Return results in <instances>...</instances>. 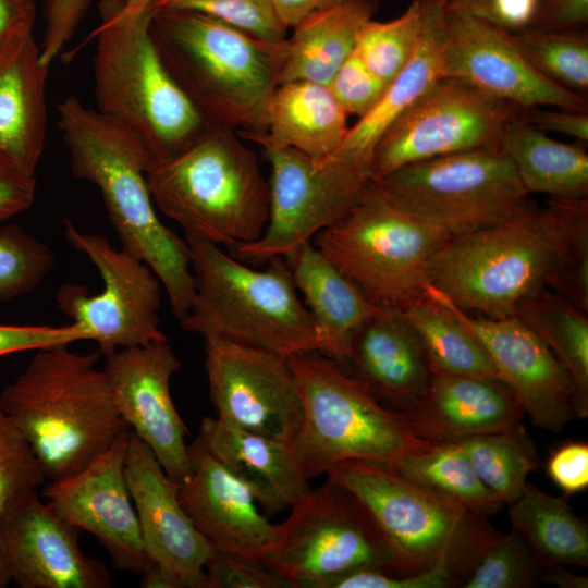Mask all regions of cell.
<instances>
[{"label": "cell", "instance_id": "22", "mask_svg": "<svg viewBox=\"0 0 588 588\" xmlns=\"http://www.w3.org/2000/svg\"><path fill=\"white\" fill-rule=\"evenodd\" d=\"M433 291L479 341L498 378L511 389L536 428L561 432L576 418L565 367L518 317H471Z\"/></svg>", "mask_w": 588, "mask_h": 588}, {"label": "cell", "instance_id": "33", "mask_svg": "<svg viewBox=\"0 0 588 588\" xmlns=\"http://www.w3.org/2000/svg\"><path fill=\"white\" fill-rule=\"evenodd\" d=\"M512 528L543 566H588V526L566 502L526 482L509 504Z\"/></svg>", "mask_w": 588, "mask_h": 588}, {"label": "cell", "instance_id": "49", "mask_svg": "<svg viewBox=\"0 0 588 588\" xmlns=\"http://www.w3.org/2000/svg\"><path fill=\"white\" fill-rule=\"evenodd\" d=\"M460 585L451 572L440 567L407 575L366 568L342 577L333 588H453Z\"/></svg>", "mask_w": 588, "mask_h": 588}, {"label": "cell", "instance_id": "17", "mask_svg": "<svg viewBox=\"0 0 588 588\" xmlns=\"http://www.w3.org/2000/svg\"><path fill=\"white\" fill-rule=\"evenodd\" d=\"M125 477L147 560L140 587L207 588L206 564L215 550L181 505L179 483L132 431Z\"/></svg>", "mask_w": 588, "mask_h": 588}, {"label": "cell", "instance_id": "55", "mask_svg": "<svg viewBox=\"0 0 588 588\" xmlns=\"http://www.w3.org/2000/svg\"><path fill=\"white\" fill-rule=\"evenodd\" d=\"M279 23L287 30L309 15L346 0H267Z\"/></svg>", "mask_w": 588, "mask_h": 588}, {"label": "cell", "instance_id": "59", "mask_svg": "<svg viewBox=\"0 0 588 588\" xmlns=\"http://www.w3.org/2000/svg\"><path fill=\"white\" fill-rule=\"evenodd\" d=\"M11 583L9 569L0 551V588H7Z\"/></svg>", "mask_w": 588, "mask_h": 588}, {"label": "cell", "instance_id": "27", "mask_svg": "<svg viewBox=\"0 0 588 588\" xmlns=\"http://www.w3.org/2000/svg\"><path fill=\"white\" fill-rule=\"evenodd\" d=\"M295 286L313 320L317 352L345 369L351 343L378 310L310 242L285 257Z\"/></svg>", "mask_w": 588, "mask_h": 588}, {"label": "cell", "instance_id": "60", "mask_svg": "<svg viewBox=\"0 0 588 588\" xmlns=\"http://www.w3.org/2000/svg\"><path fill=\"white\" fill-rule=\"evenodd\" d=\"M413 1V0H412ZM421 1H428V0H421Z\"/></svg>", "mask_w": 588, "mask_h": 588}, {"label": "cell", "instance_id": "46", "mask_svg": "<svg viewBox=\"0 0 588 588\" xmlns=\"http://www.w3.org/2000/svg\"><path fill=\"white\" fill-rule=\"evenodd\" d=\"M448 2L515 35L539 27L548 0H448Z\"/></svg>", "mask_w": 588, "mask_h": 588}, {"label": "cell", "instance_id": "53", "mask_svg": "<svg viewBox=\"0 0 588 588\" xmlns=\"http://www.w3.org/2000/svg\"><path fill=\"white\" fill-rule=\"evenodd\" d=\"M526 120L536 128L574 137L580 143L588 142V114L559 108L534 107L523 109Z\"/></svg>", "mask_w": 588, "mask_h": 588}, {"label": "cell", "instance_id": "12", "mask_svg": "<svg viewBox=\"0 0 588 588\" xmlns=\"http://www.w3.org/2000/svg\"><path fill=\"white\" fill-rule=\"evenodd\" d=\"M373 184L392 204L450 236L501 222L529 203L498 144L414 162Z\"/></svg>", "mask_w": 588, "mask_h": 588}, {"label": "cell", "instance_id": "45", "mask_svg": "<svg viewBox=\"0 0 588 588\" xmlns=\"http://www.w3.org/2000/svg\"><path fill=\"white\" fill-rule=\"evenodd\" d=\"M388 84L354 51L335 72L328 87L347 114L362 118L378 103Z\"/></svg>", "mask_w": 588, "mask_h": 588}, {"label": "cell", "instance_id": "39", "mask_svg": "<svg viewBox=\"0 0 588 588\" xmlns=\"http://www.w3.org/2000/svg\"><path fill=\"white\" fill-rule=\"evenodd\" d=\"M433 0H413L405 12L388 22L368 21L359 32L355 53L390 83L409 62L424 36Z\"/></svg>", "mask_w": 588, "mask_h": 588}, {"label": "cell", "instance_id": "21", "mask_svg": "<svg viewBox=\"0 0 588 588\" xmlns=\"http://www.w3.org/2000/svg\"><path fill=\"white\" fill-rule=\"evenodd\" d=\"M130 432L83 469L50 481L42 494L66 520L95 536L114 568L140 575L147 560L125 477Z\"/></svg>", "mask_w": 588, "mask_h": 588}, {"label": "cell", "instance_id": "50", "mask_svg": "<svg viewBox=\"0 0 588 588\" xmlns=\"http://www.w3.org/2000/svg\"><path fill=\"white\" fill-rule=\"evenodd\" d=\"M78 340H84V335L74 323L62 327L0 323V356Z\"/></svg>", "mask_w": 588, "mask_h": 588}, {"label": "cell", "instance_id": "47", "mask_svg": "<svg viewBox=\"0 0 588 588\" xmlns=\"http://www.w3.org/2000/svg\"><path fill=\"white\" fill-rule=\"evenodd\" d=\"M207 588H289L277 574L248 559L215 551L206 564Z\"/></svg>", "mask_w": 588, "mask_h": 588}, {"label": "cell", "instance_id": "37", "mask_svg": "<svg viewBox=\"0 0 588 588\" xmlns=\"http://www.w3.org/2000/svg\"><path fill=\"white\" fill-rule=\"evenodd\" d=\"M389 468L485 516L503 505L480 480L457 442L433 443L427 450L404 455Z\"/></svg>", "mask_w": 588, "mask_h": 588}, {"label": "cell", "instance_id": "38", "mask_svg": "<svg viewBox=\"0 0 588 588\" xmlns=\"http://www.w3.org/2000/svg\"><path fill=\"white\" fill-rule=\"evenodd\" d=\"M561 229L544 285L588 313V198H548Z\"/></svg>", "mask_w": 588, "mask_h": 588}, {"label": "cell", "instance_id": "35", "mask_svg": "<svg viewBox=\"0 0 588 588\" xmlns=\"http://www.w3.org/2000/svg\"><path fill=\"white\" fill-rule=\"evenodd\" d=\"M403 311L422 343L432 375L499 379L479 341L429 285Z\"/></svg>", "mask_w": 588, "mask_h": 588}, {"label": "cell", "instance_id": "48", "mask_svg": "<svg viewBox=\"0 0 588 588\" xmlns=\"http://www.w3.org/2000/svg\"><path fill=\"white\" fill-rule=\"evenodd\" d=\"M93 0H45V32L41 61L50 66L72 39Z\"/></svg>", "mask_w": 588, "mask_h": 588}, {"label": "cell", "instance_id": "56", "mask_svg": "<svg viewBox=\"0 0 588 588\" xmlns=\"http://www.w3.org/2000/svg\"><path fill=\"white\" fill-rule=\"evenodd\" d=\"M34 0H0V45L19 27L34 25Z\"/></svg>", "mask_w": 588, "mask_h": 588}, {"label": "cell", "instance_id": "15", "mask_svg": "<svg viewBox=\"0 0 588 588\" xmlns=\"http://www.w3.org/2000/svg\"><path fill=\"white\" fill-rule=\"evenodd\" d=\"M519 107L456 78L441 77L378 140L375 180L407 164L498 144Z\"/></svg>", "mask_w": 588, "mask_h": 588}, {"label": "cell", "instance_id": "25", "mask_svg": "<svg viewBox=\"0 0 588 588\" xmlns=\"http://www.w3.org/2000/svg\"><path fill=\"white\" fill-rule=\"evenodd\" d=\"M402 414L411 431L430 443L499 430L525 416L500 379L452 375H432L422 396Z\"/></svg>", "mask_w": 588, "mask_h": 588}, {"label": "cell", "instance_id": "5", "mask_svg": "<svg viewBox=\"0 0 588 588\" xmlns=\"http://www.w3.org/2000/svg\"><path fill=\"white\" fill-rule=\"evenodd\" d=\"M98 13L93 62L97 110L136 138L150 166L182 149L207 121L158 54L149 32L150 8L134 13L124 0H102Z\"/></svg>", "mask_w": 588, "mask_h": 588}, {"label": "cell", "instance_id": "28", "mask_svg": "<svg viewBox=\"0 0 588 588\" xmlns=\"http://www.w3.org/2000/svg\"><path fill=\"white\" fill-rule=\"evenodd\" d=\"M198 436L209 452L249 488L269 515L290 510L310 490L287 443L212 417L203 418Z\"/></svg>", "mask_w": 588, "mask_h": 588}, {"label": "cell", "instance_id": "43", "mask_svg": "<svg viewBox=\"0 0 588 588\" xmlns=\"http://www.w3.org/2000/svg\"><path fill=\"white\" fill-rule=\"evenodd\" d=\"M150 10L197 11L265 41L282 42L286 39V29L267 0H154Z\"/></svg>", "mask_w": 588, "mask_h": 588}, {"label": "cell", "instance_id": "13", "mask_svg": "<svg viewBox=\"0 0 588 588\" xmlns=\"http://www.w3.org/2000/svg\"><path fill=\"white\" fill-rule=\"evenodd\" d=\"M252 142L264 148L271 167L269 218L257 240L231 247L240 260L285 258L346 215L375 181L368 166L334 157L315 163L293 148Z\"/></svg>", "mask_w": 588, "mask_h": 588}, {"label": "cell", "instance_id": "40", "mask_svg": "<svg viewBox=\"0 0 588 588\" xmlns=\"http://www.w3.org/2000/svg\"><path fill=\"white\" fill-rule=\"evenodd\" d=\"M512 36L522 54L539 74L567 90L587 94L586 34L536 28Z\"/></svg>", "mask_w": 588, "mask_h": 588}, {"label": "cell", "instance_id": "42", "mask_svg": "<svg viewBox=\"0 0 588 588\" xmlns=\"http://www.w3.org/2000/svg\"><path fill=\"white\" fill-rule=\"evenodd\" d=\"M544 571L512 528L486 551L461 588H531L541 585Z\"/></svg>", "mask_w": 588, "mask_h": 588}, {"label": "cell", "instance_id": "1", "mask_svg": "<svg viewBox=\"0 0 588 588\" xmlns=\"http://www.w3.org/2000/svg\"><path fill=\"white\" fill-rule=\"evenodd\" d=\"M58 115L73 174L99 189L122 248L150 267L173 315L183 319L195 293L189 248L156 212L145 150L125 128L75 96L59 102Z\"/></svg>", "mask_w": 588, "mask_h": 588}, {"label": "cell", "instance_id": "19", "mask_svg": "<svg viewBox=\"0 0 588 588\" xmlns=\"http://www.w3.org/2000/svg\"><path fill=\"white\" fill-rule=\"evenodd\" d=\"M81 529L36 489L14 497L0 515V551L20 588H110L106 564L86 555Z\"/></svg>", "mask_w": 588, "mask_h": 588}, {"label": "cell", "instance_id": "41", "mask_svg": "<svg viewBox=\"0 0 588 588\" xmlns=\"http://www.w3.org/2000/svg\"><path fill=\"white\" fill-rule=\"evenodd\" d=\"M54 262L47 244L17 224H0V304L36 290Z\"/></svg>", "mask_w": 588, "mask_h": 588}, {"label": "cell", "instance_id": "36", "mask_svg": "<svg viewBox=\"0 0 588 588\" xmlns=\"http://www.w3.org/2000/svg\"><path fill=\"white\" fill-rule=\"evenodd\" d=\"M455 442L502 504L509 505L520 495L529 474L539 466L536 445L520 421Z\"/></svg>", "mask_w": 588, "mask_h": 588}, {"label": "cell", "instance_id": "3", "mask_svg": "<svg viewBox=\"0 0 588 588\" xmlns=\"http://www.w3.org/2000/svg\"><path fill=\"white\" fill-rule=\"evenodd\" d=\"M149 32L164 68L208 123L242 137L265 133L285 40L265 41L191 10L152 11Z\"/></svg>", "mask_w": 588, "mask_h": 588}, {"label": "cell", "instance_id": "9", "mask_svg": "<svg viewBox=\"0 0 588 588\" xmlns=\"http://www.w3.org/2000/svg\"><path fill=\"white\" fill-rule=\"evenodd\" d=\"M560 235L552 210L528 203L501 222L450 236L429 262L428 285L464 311L511 316L544 285Z\"/></svg>", "mask_w": 588, "mask_h": 588}, {"label": "cell", "instance_id": "57", "mask_svg": "<svg viewBox=\"0 0 588 588\" xmlns=\"http://www.w3.org/2000/svg\"><path fill=\"white\" fill-rule=\"evenodd\" d=\"M541 584H553L560 588H587L588 578L569 572L567 567L559 566L544 571Z\"/></svg>", "mask_w": 588, "mask_h": 588}, {"label": "cell", "instance_id": "29", "mask_svg": "<svg viewBox=\"0 0 588 588\" xmlns=\"http://www.w3.org/2000/svg\"><path fill=\"white\" fill-rule=\"evenodd\" d=\"M347 113L328 85L296 81L277 85L266 109L262 138L293 148L318 163L332 155L350 128Z\"/></svg>", "mask_w": 588, "mask_h": 588}, {"label": "cell", "instance_id": "7", "mask_svg": "<svg viewBox=\"0 0 588 588\" xmlns=\"http://www.w3.org/2000/svg\"><path fill=\"white\" fill-rule=\"evenodd\" d=\"M303 406V420L289 443L309 480L350 460L393 466L433 443L417 438L401 412L383 405L366 382L317 351L287 357Z\"/></svg>", "mask_w": 588, "mask_h": 588}, {"label": "cell", "instance_id": "54", "mask_svg": "<svg viewBox=\"0 0 588 588\" xmlns=\"http://www.w3.org/2000/svg\"><path fill=\"white\" fill-rule=\"evenodd\" d=\"M588 22V0H548L539 29L577 32Z\"/></svg>", "mask_w": 588, "mask_h": 588}, {"label": "cell", "instance_id": "31", "mask_svg": "<svg viewBox=\"0 0 588 588\" xmlns=\"http://www.w3.org/2000/svg\"><path fill=\"white\" fill-rule=\"evenodd\" d=\"M377 8V0H346L302 21L285 39L277 85L296 81L328 85L354 52L360 29Z\"/></svg>", "mask_w": 588, "mask_h": 588}, {"label": "cell", "instance_id": "16", "mask_svg": "<svg viewBox=\"0 0 588 588\" xmlns=\"http://www.w3.org/2000/svg\"><path fill=\"white\" fill-rule=\"evenodd\" d=\"M204 340L217 418L289 444L302 425L303 406L287 357L222 338Z\"/></svg>", "mask_w": 588, "mask_h": 588}, {"label": "cell", "instance_id": "51", "mask_svg": "<svg viewBox=\"0 0 588 588\" xmlns=\"http://www.w3.org/2000/svg\"><path fill=\"white\" fill-rule=\"evenodd\" d=\"M546 470L565 495L588 487V444L567 441L555 448L548 457Z\"/></svg>", "mask_w": 588, "mask_h": 588}, {"label": "cell", "instance_id": "20", "mask_svg": "<svg viewBox=\"0 0 588 588\" xmlns=\"http://www.w3.org/2000/svg\"><path fill=\"white\" fill-rule=\"evenodd\" d=\"M106 357L109 380L120 416L131 431L152 451L176 483L192 474L188 430L170 392L171 377L181 360L168 341L118 350Z\"/></svg>", "mask_w": 588, "mask_h": 588}, {"label": "cell", "instance_id": "34", "mask_svg": "<svg viewBox=\"0 0 588 588\" xmlns=\"http://www.w3.org/2000/svg\"><path fill=\"white\" fill-rule=\"evenodd\" d=\"M565 367L576 418L588 416V313L546 285L524 297L514 314Z\"/></svg>", "mask_w": 588, "mask_h": 588}, {"label": "cell", "instance_id": "11", "mask_svg": "<svg viewBox=\"0 0 588 588\" xmlns=\"http://www.w3.org/2000/svg\"><path fill=\"white\" fill-rule=\"evenodd\" d=\"M290 511L258 561L289 588H333L366 568L405 575L368 511L336 481L327 478Z\"/></svg>", "mask_w": 588, "mask_h": 588}, {"label": "cell", "instance_id": "32", "mask_svg": "<svg viewBox=\"0 0 588 588\" xmlns=\"http://www.w3.org/2000/svg\"><path fill=\"white\" fill-rule=\"evenodd\" d=\"M498 145L511 160L528 195L588 198L586 150L551 138L530 124L523 110L507 121Z\"/></svg>", "mask_w": 588, "mask_h": 588}, {"label": "cell", "instance_id": "58", "mask_svg": "<svg viewBox=\"0 0 588 588\" xmlns=\"http://www.w3.org/2000/svg\"><path fill=\"white\" fill-rule=\"evenodd\" d=\"M154 0H124V7L127 11L139 13L150 8Z\"/></svg>", "mask_w": 588, "mask_h": 588}, {"label": "cell", "instance_id": "2", "mask_svg": "<svg viewBox=\"0 0 588 588\" xmlns=\"http://www.w3.org/2000/svg\"><path fill=\"white\" fill-rule=\"evenodd\" d=\"M98 355L74 352L69 343L41 347L0 394L1 408L49 481L83 469L130 430L97 367Z\"/></svg>", "mask_w": 588, "mask_h": 588}, {"label": "cell", "instance_id": "30", "mask_svg": "<svg viewBox=\"0 0 588 588\" xmlns=\"http://www.w3.org/2000/svg\"><path fill=\"white\" fill-rule=\"evenodd\" d=\"M446 1L431 2L426 29L413 58L388 84L378 103L350 126L340 147L329 157L351 160L371 168L373 149L383 133L443 77L442 44Z\"/></svg>", "mask_w": 588, "mask_h": 588}, {"label": "cell", "instance_id": "6", "mask_svg": "<svg viewBox=\"0 0 588 588\" xmlns=\"http://www.w3.org/2000/svg\"><path fill=\"white\" fill-rule=\"evenodd\" d=\"M195 293L182 328L285 357L317 351L311 317L284 257L253 269L219 245L185 236Z\"/></svg>", "mask_w": 588, "mask_h": 588}, {"label": "cell", "instance_id": "18", "mask_svg": "<svg viewBox=\"0 0 588 588\" xmlns=\"http://www.w3.org/2000/svg\"><path fill=\"white\" fill-rule=\"evenodd\" d=\"M442 74L520 109L547 107L587 112V98L539 74L511 34L448 1Z\"/></svg>", "mask_w": 588, "mask_h": 588}, {"label": "cell", "instance_id": "23", "mask_svg": "<svg viewBox=\"0 0 588 588\" xmlns=\"http://www.w3.org/2000/svg\"><path fill=\"white\" fill-rule=\"evenodd\" d=\"M191 477L179 485L185 513L215 551L256 563L271 544L277 525L257 509L249 488L223 466L199 436L188 444Z\"/></svg>", "mask_w": 588, "mask_h": 588}, {"label": "cell", "instance_id": "8", "mask_svg": "<svg viewBox=\"0 0 588 588\" xmlns=\"http://www.w3.org/2000/svg\"><path fill=\"white\" fill-rule=\"evenodd\" d=\"M327 477L365 506L393 550L402 574L445 568L462 584L503 534L469 511L384 465L350 460Z\"/></svg>", "mask_w": 588, "mask_h": 588}, {"label": "cell", "instance_id": "4", "mask_svg": "<svg viewBox=\"0 0 588 588\" xmlns=\"http://www.w3.org/2000/svg\"><path fill=\"white\" fill-rule=\"evenodd\" d=\"M155 206L185 236L230 248L257 240L269 218V183L257 155L231 128L206 124L174 155L150 164Z\"/></svg>", "mask_w": 588, "mask_h": 588}, {"label": "cell", "instance_id": "14", "mask_svg": "<svg viewBox=\"0 0 588 588\" xmlns=\"http://www.w3.org/2000/svg\"><path fill=\"white\" fill-rule=\"evenodd\" d=\"M64 236L94 264L103 284L95 294L74 283L63 284L57 293L58 307L84 340L95 341L103 356L168 341L159 327L162 285L150 267L105 236L78 231L70 220L64 221Z\"/></svg>", "mask_w": 588, "mask_h": 588}, {"label": "cell", "instance_id": "24", "mask_svg": "<svg viewBox=\"0 0 588 588\" xmlns=\"http://www.w3.org/2000/svg\"><path fill=\"white\" fill-rule=\"evenodd\" d=\"M387 407L404 413L432 373L422 343L401 309L379 307L354 335L347 366Z\"/></svg>", "mask_w": 588, "mask_h": 588}, {"label": "cell", "instance_id": "10", "mask_svg": "<svg viewBox=\"0 0 588 588\" xmlns=\"http://www.w3.org/2000/svg\"><path fill=\"white\" fill-rule=\"evenodd\" d=\"M449 237L392 204L372 182L314 245L373 305L404 310L426 293L429 262Z\"/></svg>", "mask_w": 588, "mask_h": 588}, {"label": "cell", "instance_id": "26", "mask_svg": "<svg viewBox=\"0 0 588 588\" xmlns=\"http://www.w3.org/2000/svg\"><path fill=\"white\" fill-rule=\"evenodd\" d=\"M33 26L19 27L0 45V151L32 174L45 148L49 70Z\"/></svg>", "mask_w": 588, "mask_h": 588}, {"label": "cell", "instance_id": "44", "mask_svg": "<svg viewBox=\"0 0 588 588\" xmlns=\"http://www.w3.org/2000/svg\"><path fill=\"white\" fill-rule=\"evenodd\" d=\"M46 479L32 446L0 406V515L14 497Z\"/></svg>", "mask_w": 588, "mask_h": 588}, {"label": "cell", "instance_id": "52", "mask_svg": "<svg viewBox=\"0 0 588 588\" xmlns=\"http://www.w3.org/2000/svg\"><path fill=\"white\" fill-rule=\"evenodd\" d=\"M36 180L0 151V224L27 210L34 203Z\"/></svg>", "mask_w": 588, "mask_h": 588}]
</instances>
